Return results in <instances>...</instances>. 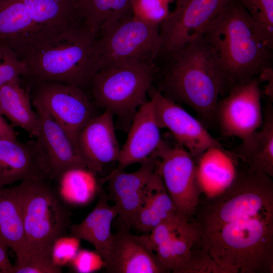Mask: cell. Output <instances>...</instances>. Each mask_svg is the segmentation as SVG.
Returning a JSON list of instances; mask_svg holds the SVG:
<instances>
[{"label":"cell","instance_id":"obj_1","mask_svg":"<svg viewBox=\"0 0 273 273\" xmlns=\"http://www.w3.org/2000/svg\"><path fill=\"white\" fill-rule=\"evenodd\" d=\"M248 169L207 199L198 222L219 273L273 272V181Z\"/></svg>","mask_w":273,"mask_h":273},{"label":"cell","instance_id":"obj_2","mask_svg":"<svg viewBox=\"0 0 273 273\" xmlns=\"http://www.w3.org/2000/svg\"><path fill=\"white\" fill-rule=\"evenodd\" d=\"M166 61L158 90L187 105L207 124L215 123L219 96L228 88L215 48L201 35Z\"/></svg>","mask_w":273,"mask_h":273},{"label":"cell","instance_id":"obj_3","mask_svg":"<svg viewBox=\"0 0 273 273\" xmlns=\"http://www.w3.org/2000/svg\"><path fill=\"white\" fill-rule=\"evenodd\" d=\"M202 35L218 54L228 90L272 68L273 49L238 0H230Z\"/></svg>","mask_w":273,"mask_h":273},{"label":"cell","instance_id":"obj_4","mask_svg":"<svg viewBox=\"0 0 273 273\" xmlns=\"http://www.w3.org/2000/svg\"><path fill=\"white\" fill-rule=\"evenodd\" d=\"M94 40L82 27L42 34L20 58L26 67L25 77L33 82L89 86L96 73Z\"/></svg>","mask_w":273,"mask_h":273},{"label":"cell","instance_id":"obj_5","mask_svg":"<svg viewBox=\"0 0 273 273\" xmlns=\"http://www.w3.org/2000/svg\"><path fill=\"white\" fill-rule=\"evenodd\" d=\"M49 181L27 179L15 186L26 239V255L51 257L54 242L66 235L72 225L70 211Z\"/></svg>","mask_w":273,"mask_h":273},{"label":"cell","instance_id":"obj_6","mask_svg":"<svg viewBox=\"0 0 273 273\" xmlns=\"http://www.w3.org/2000/svg\"><path fill=\"white\" fill-rule=\"evenodd\" d=\"M156 71L155 65L139 64L99 69L89 85L95 104L116 115L126 128L130 127L136 111L147 101Z\"/></svg>","mask_w":273,"mask_h":273},{"label":"cell","instance_id":"obj_7","mask_svg":"<svg viewBox=\"0 0 273 273\" xmlns=\"http://www.w3.org/2000/svg\"><path fill=\"white\" fill-rule=\"evenodd\" d=\"M161 47L160 25L130 15L101 33L93 42L96 72L111 65H155Z\"/></svg>","mask_w":273,"mask_h":273},{"label":"cell","instance_id":"obj_8","mask_svg":"<svg viewBox=\"0 0 273 273\" xmlns=\"http://www.w3.org/2000/svg\"><path fill=\"white\" fill-rule=\"evenodd\" d=\"M153 154L158 159V172L177 214L187 221L192 220L201 195L195 159L179 144L172 147L164 141Z\"/></svg>","mask_w":273,"mask_h":273},{"label":"cell","instance_id":"obj_9","mask_svg":"<svg viewBox=\"0 0 273 273\" xmlns=\"http://www.w3.org/2000/svg\"><path fill=\"white\" fill-rule=\"evenodd\" d=\"M229 1L176 0L174 9L160 25L158 56L166 60L201 35Z\"/></svg>","mask_w":273,"mask_h":273},{"label":"cell","instance_id":"obj_10","mask_svg":"<svg viewBox=\"0 0 273 273\" xmlns=\"http://www.w3.org/2000/svg\"><path fill=\"white\" fill-rule=\"evenodd\" d=\"M33 83L32 102L42 107L77 144L79 132L94 117L93 104L83 88L53 81Z\"/></svg>","mask_w":273,"mask_h":273},{"label":"cell","instance_id":"obj_11","mask_svg":"<svg viewBox=\"0 0 273 273\" xmlns=\"http://www.w3.org/2000/svg\"><path fill=\"white\" fill-rule=\"evenodd\" d=\"M258 77L235 85L219 99L215 121L224 137L241 139L259 129L263 121Z\"/></svg>","mask_w":273,"mask_h":273},{"label":"cell","instance_id":"obj_12","mask_svg":"<svg viewBox=\"0 0 273 273\" xmlns=\"http://www.w3.org/2000/svg\"><path fill=\"white\" fill-rule=\"evenodd\" d=\"M149 90L159 128L168 129L195 161L207 149L223 147L202 123L175 102L158 89Z\"/></svg>","mask_w":273,"mask_h":273},{"label":"cell","instance_id":"obj_13","mask_svg":"<svg viewBox=\"0 0 273 273\" xmlns=\"http://www.w3.org/2000/svg\"><path fill=\"white\" fill-rule=\"evenodd\" d=\"M158 163L157 157L152 154L134 172L116 168L99 180L103 185L107 183L106 193L117 209L118 222L130 229L135 228L144 188L157 169Z\"/></svg>","mask_w":273,"mask_h":273},{"label":"cell","instance_id":"obj_14","mask_svg":"<svg viewBox=\"0 0 273 273\" xmlns=\"http://www.w3.org/2000/svg\"><path fill=\"white\" fill-rule=\"evenodd\" d=\"M130 229L119 222L104 260L105 271L109 273L166 272L150 244L148 235H135Z\"/></svg>","mask_w":273,"mask_h":273},{"label":"cell","instance_id":"obj_15","mask_svg":"<svg viewBox=\"0 0 273 273\" xmlns=\"http://www.w3.org/2000/svg\"><path fill=\"white\" fill-rule=\"evenodd\" d=\"M32 105L39 119V132L36 139L51 180L58 179L69 170L87 168L77 144L42 107L34 103Z\"/></svg>","mask_w":273,"mask_h":273},{"label":"cell","instance_id":"obj_16","mask_svg":"<svg viewBox=\"0 0 273 273\" xmlns=\"http://www.w3.org/2000/svg\"><path fill=\"white\" fill-rule=\"evenodd\" d=\"M27 179L51 180L37 140L0 139V187Z\"/></svg>","mask_w":273,"mask_h":273},{"label":"cell","instance_id":"obj_17","mask_svg":"<svg viewBox=\"0 0 273 273\" xmlns=\"http://www.w3.org/2000/svg\"><path fill=\"white\" fill-rule=\"evenodd\" d=\"M113 116L105 110L94 116L79 132L77 144L86 167L95 173L117 161L120 148L116 138Z\"/></svg>","mask_w":273,"mask_h":273},{"label":"cell","instance_id":"obj_18","mask_svg":"<svg viewBox=\"0 0 273 273\" xmlns=\"http://www.w3.org/2000/svg\"><path fill=\"white\" fill-rule=\"evenodd\" d=\"M152 101H146L138 109L130 124L129 133L120 149L116 169L123 170L141 163L152 155L163 140Z\"/></svg>","mask_w":273,"mask_h":273},{"label":"cell","instance_id":"obj_19","mask_svg":"<svg viewBox=\"0 0 273 273\" xmlns=\"http://www.w3.org/2000/svg\"><path fill=\"white\" fill-rule=\"evenodd\" d=\"M22 0H0V44L20 58L41 35Z\"/></svg>","mask_w":273,"mask_h":273},{"label":"cell","instance_id":"obj_20","mask_svg":"<svg viewBox=\"0 0 273 273\" xmlns=\"http://www.w3.org/2000/svg\"><path fill=\"white\" fill-rule=\"evenodd\" d=\"M196 161V173L201 194L207 199L223 193L233 183L238 173L236 162L223 147L205 151Z\"/></svg>","mask_w":273,"mask_h":273},{"label":"cell","instance_id":"obj_21","mask_svg":"<svg viewBox=\"0 0 273 273\" xmlns=\"http://www.w3.org/2000/svg\"><path fill=\"white\" fill-rule=\"evenodd\" d=\"M100 184L95 207L81 222L72 224L69 232L90 243L105 260L112 239V223L118 213L115 206L110 204L103 185Z\"/></svg>","mask_w":273,"mask_h":273},{"label":"cell","instance_id":"obj_22","mask_svg":"<svg viewBox=\"0 0 273 273\" xmlns=\"http://www.w3.org/2000/svg\"><path fill=\"white\" fill-rule=\"evenodd\" d=\"M261 127L242 139L236 155L250 170L273 177V111L270 104Z\"/></svg>","mask_w":273,"mask_h":273},{"label":"cell","instance_id":"obj_23","mask_svg":"<svg viewBox=\"0 0 273 273\" xmlns=\"http://www.w3.org/2000/svg\"><path fill=\"white\" fill-rule=\"evenodd\" d=\"M42 33L84 27L79 0H22Z\"/></svg>","mask_w":273,"mask_h":273},{"label":"cell","instance_id":"obj_24","mask_svg":"<svg viewBox=\"0 0 273 273\" xmlns=\"http://www.w3.org/2000/svg\"><path fill=\"white\" fill-rule=\"evenodd\" d=\"M178 215L174 204L157 169L144 189L143 202L135 229L150 233L162 222Z\"/></svg>","mask_w":273,"mask_h":273},{"label":"cell","instance_id":"obj_25","mask_svg":"<svg viewBox=\"0 0 273 273\" xmlns=\"http://www.w3.org/2000/svg\"><path fill=\"white\" fill-rule=\"evenodd\" d=\"M0 241L13 250L17 261L27 253L21 208L15 186L0 187Z\"/></svg>","mask_w":273,"mask_h":273},{"label":"cell","instance_id":"obj_26","mask_svg":"<svg viewBox=\"0 0 273 273\" xmlns=\"http://www.w3.org/2000/svg\"><path fill=\"white\" fill-rule=\"evenodd\" d=\"M32 106L28 92L20 82L0 87V113L36 139L39 132V119Z\"/></svg>","mask_w":273,"mask_h":273},{"label":"cell","instance_id":"obj_27","mask_svg":"<svg viewBox=\"0 0 273 273\" xmlns=\"http://www.w3.org/2000/svg\"><path fill=\"white\" fill-rule=\"evenodd\" d=\"M132 0H79L84 28L95 39L117 22L132 15Z\"/></svg>","mask_w":273,"mask_h":273},{"label":"cell","instance_id":"obj_28","mask_svg":"<svg viewBox=\"0 0 273 273\" xmlns=\"http://www.w3.org/2000/svg\"><path fill=\"white\" fill-rule=\"evenodd\" d=\"M96 174L84 167L65 172L57 179L59 196L66 204L75 206L88 204L98 194L100 185Z\"/></svg>","mask_w":273,"mask_h":273},{"label":"cell","instance_id":"obj_29","mask_svg":"<svg viewBox=\"0 0 273 273\" xmlns=\"http://www.w3.org/2000/svg\"><path fill=\"white\" fill-rule=\"evenodd\" d=\"M248 13L267 45L273 49V0H238Z\"/></svg>","mask_w":273,"mask_h":273},{"label":"cell","instance_id":"obj_30","mask_svg":"<svg viewBox=\"0 0 273 273\" xmlns=\"http://www.w3.org/2000/svg\"><path fill=\"white\" fill-rule=\"evenodd\" d=\"M26 67L16 53L9 47L0 44V87L8 83L20 82L25 77Z\"/></svg>","mask_w":273,"mask_h":273},{"label":"cell","instance_id":"obj_31","mask_svg":"<svg viewBox=\"0 0 273 273\" xmlns=\"http://www.w3.org/2000/svg\"><path fill=\"white\" fill-rule=\"evenodd\" d=\"M169 5L164 0H132V13L145 22L160 25L170 12Z\"/></svg>","mask_w":273,"mask_h":273},{"label":"cell","instance_id":"obj_32","mask_svg":"<svg viewBox=\"0 0 273 273\" xmlns=\"http://www.w3.org/2000/svg\"><path fill=\"white\" fill-rule=\"evenodd\" d=\"M80 242L81 240L71 235L56 239L51 252L53 263L61 268L69 264L80 249Z\"/></svg>","mask_w":273,"mask_h":273},{"label":"cell","instance_id":"obj_33","mask_svg":"<svg viewBox=\"0 0 273 273\" xmlns=\"http://www.w3.org/2000/svg\"><path fill=\"white\" fill-rule=\"evenodd\" d=\"M62 268L56 266L51 257L41 255H27L17 261L13 273H60Z\"/></svg>","mask_w":273,"mask_h":273},{"label":"cell","instance_id":"obj_34","mask_svg":"<svg viewBox=\"0 0 273 273\" xmlns=\"http://www.w3.org/2000/svg\"><path fill=\"white\" fill-rule=\"evenodd\" d=\"M69 264L78 273L96 272L104 268L105 265L103 257L96 251L85 249H80Z\"/></svg>","mask_w":273,"mask_h":273},{"label":"cell","instance_id":"obj_35","mask_svg":"<svg viewBox=\"0 0 273 273\" xmlns=\"http://www.w3.org/2000/svg\"><path fill=\"white\" fill-rule=\"evenodd\" d=\"M184 220H186L181 218L178 215H176L153 229L148 235V238L153 250L157 246L168 240L173 232Z\"/></svg>","mask_w":273,"mask_h":273},{"label":"cell","instance_id":"obj_36","mask_svg":"<svg viewBox=\"0 0 273 273\" xmlns=\"http://www.w3.org/2000/svg\"><path fill=\"white\" fill-rule=\"evenodd\" d=\"M9 247L0 241V273H13L14 266L11 264L8 255Z\"/></svg>","mask_w":273,"mask_h":273},{"label":"cell","instance_id":"obj_37","mask_svg":"<svg viewBox=\"0 0 273 273\" xmlns=\"http://www.w3.org/2000/svg\"><path fill=\"white\" fill-rule=\"evenodd\" d=\"M5 138H17L14 131H10L0 128V139Z\"/></svg>","mask_w":273,"mask_h":273},{"label":"cell","instance_id":"obj_38","mask_svg":"<svg viewBox=\"0 0 273 273\" xmlns=\"http://www.w3.org/2000/svg\"><path fill=\"white\" fill-rule=\"evenodd\" d=\"M0 128L6 130L10 131H14V130L11 127V126H10L2 117V114L1 113H0Z\"/></svg>","mask_w":273,"mask_h":273},{"label":"cell","instance_id":"obj_39","mask_svg":"<svg viewBox=\"0 0 273 273\" xmlns=\"http://www.w3.org/2000/svg\"><path fill=\"white\" fill-rule=\"evenodd\" d=\"M167 2H168V3H170L173 0H164Z\"/></svg>","mask_w":273,"mask_h":273}]
</instances>
